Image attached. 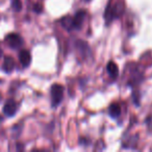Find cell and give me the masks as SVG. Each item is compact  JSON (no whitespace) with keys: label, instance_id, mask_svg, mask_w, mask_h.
Masks as SVG:
<instances>
[{"label":"cell","instance_id":"13","mask_svg":"<svg viewBox=\"0 0 152 152\" xmlns=\"http://www.w3.org/2000/svg\"><path fill=\"white\" fill-rule=\"evenodd\" d=\"M34 12L38 13V14L42 13L43 12V5L41 4V3H36V4L34 5Z\"/></svg>","mask_w":152,"mask_h":152},{"label":"cell","instance_id":"14","mask_svg":"<svg viewBox=\"0 0 152 152\" xmlns=\"http://www.w3.org/2000/svg\"><path fill=\"white\" fill-rule=\"evenodd\" d=\"M1 55H2V50H1V48H0V57H1Z\"/></svg>","mask_w":152,"mask_h":152},{"label":"cell","instance_id":"2","mask_svg":"<svg viewBox=\"0 0 152 152\" xmlns=\"http://www.w3.org/2000/svg\"><path fill=\"white\" fill-rule=\"evenodd\" d=\"M5 41H7V43L9 44V46L14 49L19 48V47L22 46V44H23V39L18 34H7V36L5 37Z\"/></svg>","mask_w":152,"mask_h":152},{"label":"cell","instance_id":"3","mask_svg":"<svg viewBox=\"0 0 152 152\" xmlns=\"http://www.w3.org/2000/svg\"><path fill=\"white\" fill-rule=\"evenodd\" d=\"M3 113L7 115V117H13L17 113V104H16L15 100L10 99L5 102L4 106H3Z\"/></svg>","mask_w":152,"mask_h":152},{"label":"cell","instance_id":"11","mask_svg":"<svg viewBox=\"0 0 152 152\" xmlns=\"http://www.w3.org/2000/svg\"><path fill=\"white\" fill-rule=\"evenodd\" d=\"M104 17H105V20L107 23L112 22L114 20V15H113V11H112V7L110 4H108L105 9V14H104Z\"/></svg>","mask_w":152,"mask_h":152},{"label":"cell","instance_id":"12","mask_svg":"<svg viewBox=\"0 0 152 152\" xmlns=\"http://www.w3.org/2000/svg\"><path fill=\"white\" fill-rule=\"evenodd\" d=\"M12 7L16 12H20L22 10V3L21 0H12Z\"/></svg>","mask_w":152,"mask_h":152},{"label":"cell","instance_id":"9","mask_svg":"<svg viewBox=\"0 0 152 152\" xmlns=\"http://www.w3.org/2000/svg\"><path fill=\"white\" fill-rule=\"evenodd\" d=\"M61 24L65 29L67 30H72L74 29V25H73V18L70 17V16H66L63 19L61 20Z\"/></svg>","mask_w":152,"mask_h":152},{"label":"cell","instance_id":"5","mask_svg":"<svg viewBox=\"0 0 152 152\" xmlns=\"http://www.w3.org/2000/svg\"><path fill=\"white\" fill-rule=\"evenodd\" d=\"M19 59L21 65L23 66L24 68L28 67L31 63V55H30L29 51L28 50H22L20 51L19 53Z\"/></svg>","mask_w":152,"mask_h":152},{"label":"cell","instance_id":"10","mask_svg":"<svg viewBox=\"0 0 152 152\" xmlns=\"http://www.w3.org/2000/svg\"><path fill=\"white\" fill-rule=\"evenodd\" d=\"M108 113L113 118H118L121 115V106L118 103H113L108 108Z\"/></svg>","mask_w":152,"mask_h":152},{"label":"cell","instance_id":"7","mask_svg":"<svg viewBox=\"0 0 152 152\" xmlns=\"http://www.w3.org/2000/svg\"><path fill=\"white\" fill-rule=\"evenodd\" d=\"M2 68L5 72H12L15 68V61H14L13 57L11 56H7L5 57L4 61H3V65Z\"/></svg>","mask_w":152,"mask_h":152},{"label":"cell","instance_id":"6","mask_svg":"<svg viewBox=\"0 0 152 152\" xmlns=\"http://www.w3.org/2000/svg\"><path fill=\"white\" fill-rule=\"evenodd\" d=\"M106 70H107V73L110 74V76L112 78H117L119 75V69L118 66L114 63V61H110L106 66Z\"/></svg>","mask_w":152,"mask_h":152},{"label":"cell","instance_id":"4","mask_svg":"<svg viewBox=\"0 0 152 152\" xmlns=\"http://www.w3.org/2000/svg\"><path fill=\"white\" fill-rule=\"evenodd\" d=\"M87 15L85 11H79L76 13V15L73 17V25H74V29H79L81 27L83 23V20L85 17Z\"/></svg>","mask_w":152,"mask_h":152},{"label":"cell","instance_id":"1","mask_svg":"<svg viewBox=\"0 0 152 152\" xmlns=\"http://www.w3.org/2000/svg\"><path fill=\"white\" fill-rule=\"evenodd\" d=\"M51 102L52 106H57L64 97V87L59 83H54L51 87Z\"/></svg>","mask_w":152,"mask_h":152},{"label":"cell","instance_id":"8","mask_svg":"<svg viewBox=\"0 0 152 152\" xmlns=\"http://www.w3.org/2000/svg\"><path fill=\"white\" fill-rule=\"evenodd\" d=\"M112 7V5H110ZM124 3L122 2V1H120V2L116 3V5H115L114 7H112V11H113V15H114V18H118L120 17L121 15H122L123 13H124Z\"/></svg>","mask_w":152,"mask_h":152}]
</instances>
